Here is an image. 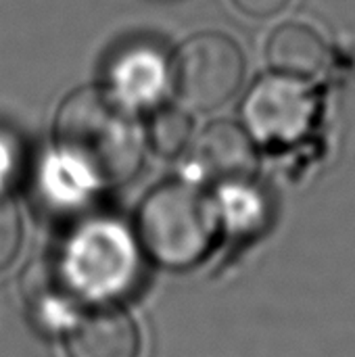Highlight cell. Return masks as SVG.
<instances>
[{
  "label": "cell",
  "mask_w": 355,
  "mask_h": 357,
  "mask_svg": "<svg viewBox=\"0 0 355 357\" xmlns=\"http://www.w3.org/2000/svg\"><path fill=\"white\" fill-rule=\"evenodd\" d=\"M268 61L272 71L310 82L328 67L331 52L316 29L303 23H289L272 33Z\"/></svg>",
  "instance_id": "obj_9"
},
{
  "label": "cell",
  "mask_w": 355,
  "mask_h": 357,
  "mask_svg": "<svg viewBox=\"0 0 355 357\" xmlns=\"http://www.w3.org/2000/svg\"><path fill=\"white\" fill-rule=\"evenodd\" d=\"M245 59L239 44L218 31L188 38L169 61V88L188 113L224 107L241 88Z\"/></svg>",
  "instance_id": "obj_4"
},
{
  "label": "cell",
  "mask_w": 355,
  "mask_h": 357,
  "mask_svg": "<svg viewBox=\"0 0 355 357\" xmlns=\"http://www.w3.org/2000/svg\"><path fill=\"white\" fill-rule=\"evenodd\" d=\"M17 149L13 146V142H8L6 138L0 136V182L10 186L15 167H17Z\"/></svg>",
  "instance_id": "obj_13"
},
{
  "label": "cell",
  "mask_w": 355,
  "mask_h": 357,
  "mask_svg": "<svg viewBox=\"0 0 355 357\" xmlns=\"http://www.w3.org/2000/svg\"><path fill=\"white\" fill-rule=\"evenodd\" d=\"M234 6L253 19H270L287 8L291 0H232Z\"/></svg>",
  "instance_id": "obj_12"
},
{
  "label": "cell",
  "mask_w": 355,
  "mask_h": 357,
  "mask_svg": "<svg viewBox=\"0 0 355 357\" xmlns=\"http://www.w3.org/2000/svg\"><path fill=\"white\" fill-rule=\"evenodd\" d=\"M186 159V180L201 186H228L251 182L257 169L255 140L243 126L216 121L192 138L182 155Z\"/></svg>",
  "instance_id": "obj_6"
},
{
  "label": "cell",
  "mask_w": 355,
  "mask_h": 357,
  "mask_svg": "<svg viewBox=\"0 0 355 357\" xmlns=\"http://www.w3.org/2000/svg\"><path fill=\"white\" fill-rule=\"evenodd\" d=\"M48 272L82 307L113 303L134 280V243L123 228L111 222L84 224L48 264Z\"/></svg>",
  "instance_id": "obj_3"
},
{
  "label": "cell",
  "mask_w": 355,
  "mask_h": 357,
  "mask_svg": "<svg viewBox=\"0 0 355 357\" xmlns=\"http://www.w3.org/2000/svg\"><path fill=\"white\" fill-rule=\"evenodd\" d=\"M195 138L192 119L186 109L180 105L176 107H161L153 113L149 126L144 128V140L151 151L159 157H182L184 151L190 146Z\"/></svg>",
  "instance_id": "obj_10"
},
{
  "label": "cell",
  "mask_w": 355,
  "mask_h": 357,
  "mask_svg": "<svg viewBox=\"0 0 355 357\" xmlns=\"http://www.w3.org/2000/svg\"><path fill=\"white\" fill-rule=\"evenodd\" d=\"M318 96L308 79L272 71L243 100V128L255 144H295L312 130Z\"/></svg>",
  "instance_id": "obj_5"
},
{
  "label": "cell",
  "mask_w": 355,
  "mask_h": 357,
  "mask_svg": "<svg viewBox=\"0 0 355 357\" xmlns=\"http://www.w3.org/2000/svg\"><path fill=\"white\" fill-rule=\"evenodd\" d=\"M23 241V222L13 199L10 186L0 182V272L6 270L19 255Z\"/></svg>",
  "instance_id": "obj_11"
},
{
  "label": "cell",
  "mask_w": 355,
  "mask_h": 357,
  "mask_svg": "<svg viewBox=\"0 0 355 357\" xmlns=\"http://www.w3.org/2000/svg\"><path fill=\"white\" fill-rule=\"evenodd\" d=\"M54 157L46 186L56 199L128 184L144 159V130L136 111L105 86H86L65 96L52 123Z\"/></svg>",
  "instance_id": "obj_1"
},
{
  "label": "cell",
  "mask_w": 355,
  "mask_h": 357,
  "mask_svg": "<svg viewBox=\"0 0 355 357\" xmlns=\"http://www.w3.org/2000/svg\"><path fill=\"white\" fill-rule=\"evenodd\" d=\"M105 88L132 111L151 109L169 88V61L151 42L128 44L109 61Z\"/></svg>",
  "instance_id": "obj_8"
},
{
  "label": "cell",
  "mask_w": 355,
  "mask_h": 357,
  "mask_svg": "<svg viewBox=\"0 0 355 357\" xmlns=\"http://www.w3.org/2000/svg\"><path fill=\"white\" fill-rule=\"evenodd\" d=\"M67 357H140V331L115 303L86 305L63 331Z\"/></svg>",
  "instance_id": "obj_7"
},
{
  "label": "cell",
  "mask_w": 355,
  "mask_h": 357,
  "mask_svg": "<svg viewBox=\"0 0 355 357\" xmlns=\"http://www.w3.org/2000/svg\"><path fill=\"white\" fill-rule=\"evenodd\" d=\"M222 230L218 203L201 186L174 180L153 188L136 213V241L157 266L174 272L199 266Z\"/></svg>",
  "instance_id": "obj_2"
}]
</instances>
